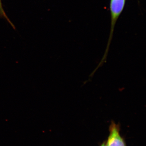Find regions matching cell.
Listing matches in <instances>:
<instances>
[{"mask_svg": "<svg viewBox=\"0 0 146 146\" xmlns=\"http://www.w3.org/2000/svg\"><path fill=\"white\" fill-rule=\"evenodd\" d=\"M126 2V0H110V11L111 15V28L108 46L114 31V27L118 18L122 12Z\"/></svg>", "mask_w": 146, "mask_h": 146, "instance_id": "6da1fadb", "label": "cell"}, {"mask_svg": "<svg viewBox=\"0 0 146 146\" xmlns=\"http://www.w3.org/2000/svg\"><path fill=\"white\" fill-rule=\"evenodd\" d=\"M109 135L107 146H125V143L120 134L119 124L112 121L109 127Z\"/></svg>", "mask_w": 146, "mask_h": 146, "instance_id": "7a4b0ae2", "label": "cell"}, {"mask_svg": "<svg viewBox=\"0 0 146 146\" xmlns=\"http://www.w3.org/2000/svg\"><path fill=\"white\" fill-rule=\"evenodd\" d=\"M101 146H107L106 144V143L105 142H104L102 144Z\"/></svg>", "mask_w": 146, "mask_h": 146, "instance_id": "3957f363", "label": "cell"}]
</instances>
